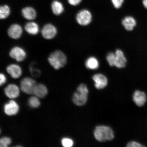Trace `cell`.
I'll use <instances>...</instances> for the list:
<instances>
[{
  "mask_svg": "<svg viewBox=\"0 0 147 147\" xmlns=\"http://www.w3.org/2000/svg\"><path fill=\"white\" fill-rule=\"evenodd\" d=\"M47 60L51 67L56 70L64 67L67 62L66 55L63 51L59 50L51 53L48 57Z\"/></svg>",
  "mask_w": 147,
  "mask_h": 147,
  "instance_id": "1",
  "label": "cell"
},
{
  "mask_svg": "<svg viewBox=\"0 0 147 147\" xmlns=\"http://www.w3.org/2000/svg\"><path fill=\"white\" fill-rule=\"evenodd\" d=\"M94 135L95 138L100 142L111 140L114 138L113 129L106 126H97L95 128Z\"/></svg>",
  "mask_w": 147,
  "mask_h": 147,
  "instance_id": "2",
  "label": "cell"
},
{
  "mask_svg": "<svg viewBox=\"0 0 147 147\" xmlns=\"http://www.w3.org/2000/svg\"><path fill=\"white\" fill-rule=\"evenodd\" d=\"M89 90L84 84H81L77 88V92L74 94L73 101L75 104L78 106L84 105L87 102Z\"/></svg>",
  "mask_w": 147,
  "mask_h": 147,
  "instance_id": "3",
  "label": "cell"
},
{
  "mask_svg": "<svg viewBox=\"0 0 147 147\" xmlns=\"http://www.w3.org/2000/svg\"><path fill=\"white\" fill-rule=\"evenodd\" d=\"M92 18V14L87 9H83L77 14L76 20L78 24L82 26H86L91 23Z\"/></svg>",
  "mask_w": 147,
  "mask_h": 147,
  "instance_id": "4",
  "label": "cell"
},
{
  "mask_svg": "<svg viewBox=\"0 0 147 147\" xmlns=\"http://www.w3.org/2000/svg\"><path fill=\"white\" fill-rule=\"evenodd\" d=\"M10 57L18 62L24 61L27 57V53L24 49L20 46H15L11 49L9 52Z\"/></svg>",
  "mask_w": 147,
  "mask_h": 147,
  "instance_id": "5",
  "label": "cell"
},
{
  "mask_svg": "<svg viewBox=\"0 0 147 147\" xmlns=\"http://www.w3.org/2000/svg\"><path fill=\"white\" fill-rule=\"evenodd\" d=\"M58 33L57 29L54 25L51 23L46 24L42 28L41 34L45 39L51 40L54 38Z\"/></svg>",
  "mask_w": 147,
  "mask_h": 147,
  "instance_id": "6",
  "label": "cell"
},
{
  "mask_svg": "<svg viewBox=\"0 0 147 147\" xmlns=\"http://www.w3.org/2000/svg\"><path fill=\"white\" fill-rule=\"evenodd\" d=\"M36 82L34 79L30 78H25L22 80L20 87L23 92L28 94H33V91L36 84Z\"/></svg>",
  "mask_w": 147,
  "mask_h": 147,
  "instance_id": "7",
  "label": "cell"
},
{
  "mask_svg": "<svg viewBox=\"0 0 147 147\" xmlns=\"http://www.w3.org/2000/svg\"><path fill=\"white\" fill-rule=\"evenodd\" d=\"M9 37L13 39L18 40L21 37L23 34L22 27L19 24L14 23L11 25L7 30Z\"/></svg>",
  "mask_w": 147,
  "mask_h": 147,
  "instance_id": "8",
  "label": "cell"
},
{
  "mask_svg": "<svg viewBox=\"0 0 147 147\" xmlns=\"http://www.w3.org/2000/svg\"><path fill=\"white\" fill-rule=\"evenodd\" d=\"M4 111L5 114L9 116L16 115L19 110V106L16 101L11 100L4 106Z\"/></svg>",
  "mask_w": 147,
  "mask_h": 147,
  "instance_id": "9",
  "label": "cell"
},
{
  "mask_svg": "<svg viewBox=\"0 0 147 147\" xmlns=\"http://www.w3.org/2000/svg\"><path fill=\"white\" fill-rule=\"evenodd\" d=\"M115 67L123 68L125 67L127 60L123 52L120 49H117L115 52Z\"/></svg>",
  "mask_w": 147,
  "mask_h": 147,
  "instance_id": "10",
  "label": "cell"
},
{
  "mask_svg": "<svg viewBox=\"0 0 147 147\" xmlns=\"http://www.w3.org/2000/svg\"><path fill=\"white\" fill-rule=\"evenodd\" d=\"M92 79L95 83V86L97 89H104L108 84L107 78L104 75L101 74H97L94 75Z\"/></svg>",
  "mask_w": 147,
  "mask_h": 147,
  "instance_id": "11",
  "label": "cell"
},
{
  "mask_svg": "<svg viewBox=\"0 0 147 147\" xmlns=\"http://www.w3.org/2000/svg\"><path fill=\"white\" fill-rule=\"evenodd\" d=\"M6 71L14 79L20 78L22 74V70L20 66L16 64H9L6 67Z\"/></svg>",
  "mask_w": 147,
  "mask_h": 147,
  "instance_id": "12",
  "label": "cell"
},
{
  "mask_svg": "<svg viewBox=\"0 0 147 147\" xmlns=\"http://www.w3.org/2000/svg\"><path fill=\"white\" fill-rule=\"evenodd\" d=\"M5 95L10 98H15L19 96L20 91L17 85L13 84H9L4 89Z\"/></svg>",
  "mask_w": 147,
  "mask_h": 147,
  "instance_id": "13",
  "label": "cell"
},
{
  "mask_svg": "<svg viewBox=\"0 0 147 147\" xmlns=\"http://www.w3.org/2000/svg\"><path fill=\"white\" fill-rule=\"evenodd\" d=\"M133 100L137 106H143L146 101V94L144 92L139 90L136 91L133 95Z\"/></svg>",
  "mask_w": 147,
  "mask_h": 147,
  "instance_id": "14",
  "label": "cell"
},
{
  "mask_svg": "<svg viewBox=\"0 0 147 147\" xmlns=\"http://www.w3.org/2000/svg\"><path fill=\"white\" fill-rule=\"evenodd\" d=\"M24 28L26 32L32 36H36L40 31L39 26L37 23L31 21L25 24Z\"/></svg>",
  "mask_w": 147,
  "mask_h": 147,
  "instance_id": "15",
  "label": "cell"
},
{
  "mask_svg": "<svg viewBox=\"0 0 147 147\" xmlns=\"http://www.w3.org/2000/svg\"><path fill=\"white\" fill-rule=\"evenodd\" d=\"M22 14L23 17L28 21H32L36 17V12L32 7H25L22 10Z\"/></svg>",
  "mask_w": 147,
  "mask_h": 147,
  "instance_id": "16",
  "label": "cell"
},
{
  "mask_svg": "<svg viewBox=\"0 0 147 147\" xmlns=\"http://www.w3.org/2000/svg\"><path fill=\"white\" fill-rule=\"evenodd\" d=\"M48 93V90L47 87L44 84H36L35 86L33 94L38 98H43Z\"/></svg>",
  "mask_w": 147,
  "mask_h": 147,
  "instance_id": "17",
  "label": "cell"
},
{
  "mask_svg": "<svg viewBox=\"0 0 147 147\" xmlns=\"http://www.w3.org/2000/svg\"><path fill=\"white\" fill-rule=\"evenodd\" d=\"M122 25L126 30L128 31L133 30L136 25V21L133 17L127 16L123 19Z\"/></svg>",
  "mask_w": 147,
  "mask_h": 147,
  "instance_id": "18",
  "label": "cell"
},
{
  "mask_svg": "<svg viewBox=\"0 0 147 147\" xmlns=\"http://www.w3.org/2000/svg\"><path fill=\"white\" fill-rule=\"evenodd\" d=\"M51 8L53 13L56 16L60 15L64 11L63 5L60 2L57 1L53 2L51 4Z\"/></svg>",
  "mask_w": 147,
  "mask_h": 147,
  "instance_id": "19",
  "label": "cell"
},
{
  "mask_svg": "<svg viewBox=\"0 0 147 147\" xmlns=\"http://www.w3.org/2000/svg\"><path fill=\"white\" fill-rule=\"evenodd\" d=\"M99 62L96 58L94 57H90L85 62V66L87 68L91 70H95L98 68Z\"/></svg>",
  "mask_w": 147,
  "mask_h": 147,
  "instance_id": "20",
  "label": "cell"
},
{
  "mask_svg": "<svg viewBox=\"0 0 147 147\" xmlns=\"http://www.w3.org/2000/svg\"><path fill=\"white\" fill-rule=\"evenodd\" d=\"M10 8L7 5H1L0 8V18L5 20L8 18L10 14Z\"/></svg>",
  "mask_w": 147,
  "mask_h": 147,
  "instance_id": "21",
  "label": "cell"
},
{
  "mask_svg": "<svg viewBox=\"0 0 147 147\" xmlns=\"http://www.w3.org/2000/svg\"><path fill=\"white\" fill-rule=\"evenodd\" d=\"M28 103L29 106L33 108H37L40 105L39 99L36 96L31 97L29 99Z\"/></svg>",
  "mask_w": 147,
  "mask_h": 147,
  "instance_id": "22",
  "label": "cell"
},
{
  "mask_svg": "<svg viewBox=\"0 0 147 147\" xmlns=\"http://www.w3.org/2000/svg\"><path fill=\"white\" fill-rule=\"evenodd\" d=\"M115 53L110 52L107 55L106 60L109 65L114 67L115 63Z\"/></svg>",
  "mask_w": 147,
  "mask_h": 147,
  "instance_id": "23",
  "label": "cell"
},
{
  "mask_svg": "<svg viewBox=\"0 0 147 147\" xmlns=\"http://www.w3.org/2000/svg\"><path fill=\"white\" fill-rule=\"evenodd\" d=\"M62 146L64 147H71L73 146L74 143L72 139L69 138H64L61 141Z\"/></svg>",
  "mask_w": 147,
  "mask_h": 147,
  "instance_id": "24",
  "label": "cell"
},
{
  "mask_svg": "<svg viewBox=\"0 0 147 147\" xmlns=\"http://www.w3.org/2000/svg\"><path fill=\"white\" fill-rule=\"evenodd\" d=\"M11 139L7 137L2 138L0 140V146L1 147H8L11 143Z\"/></svg>",
  "mask_w": 147,
  "mask_h": 147,
  "instance_id": "25",
  "label": "cell"
},
{
  "mask_svg": "<svg viewBox=\"0 0 147 147\" xmlns=\"http://www.w3.org/2000/svg\"><path fill=\"white\" fill-rule=\"evenodd\" d=\"M34 64H31L29 67L30 71L31 74L33 76H38L41 74V71L38 69L34 67Z\"/></svg>",
  "mask_w": 147,
  "mask_h": 147,
  "instance_id": "26",
  "label": "cell"
},
{
  "mask_svg": "<svg viewBox=\"0 0 147 147\" xmlns=\"http://www.w3.org/2000/svg\"><path fill=\"white\" fill-rule=\"evenodd\" d=\"M112 4L116 9L121 8L123 3L124 0H111Z\"/></svg>",
  "mask_w": 147,
  "mask_h": 147,
  "instance_id": "27",
  "label": "cell"
},
{
  "mask_svg": "<svg viewBox=\"0 0 147 147\" xmlns=\"http://www.w3.org/2000/svg\"><path fill=\"white\" fill-rule=\"evenodd\" d=\"M127 147H144V146H143L142 144H140V143L136 142V141H131L129 142L127 145Z\"/></svg>",
  "mask_w": 147,
  "mask_h": 147,
  "instance_id": "28",
  "label": "cell"
},
{
  "mask_svg": "<svg viewBox=\"0 0 147 147\" xmlns=\"http://www.w3.org/2000/svg\"><path fill=\"white\" fill-rule=\"evenodd\" d=\"M82 0H68L69 4L73 6H76L81 2Z\"/></svg>",
  "mask_w": 147,
  "mask_h": 147,
  "instance_id": "29",
  "label": "cell"
},
{
  "mask_svg": "<svg viewBox=\"0 0 147 147\" xmlns=\"http://www.w3.org/2000/svg\"><path fill=\"white\" fill-rule=\"evenodd\" d=\"M0 85L2 86L6 82L7 78L6 76L3 73H1L0 74Z\"/></svg>",
  "mask_w": 147,
  "mask_h": 147,
  "instance_id": "30",
  "label": "cell"
},
{
  "mask_svg": "<svg viewBox=\"0 0 147 147\" xmlns=\"http://www.w3.org/2000/svg\"><path fill=\"white\" fill-rule=\"evenodd\" d=\"M142 4L144 8L147 9V0H142Z\"/></svg>",
  "mask_w": 147,
  "mask_h": 147,
  "instance_id": "31",
  "label": "cell"
}]
</instances>
